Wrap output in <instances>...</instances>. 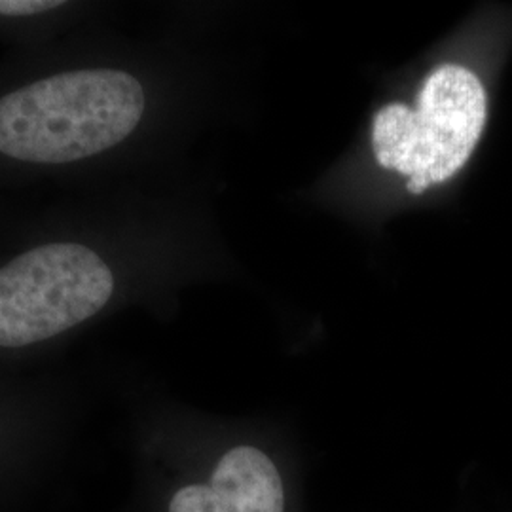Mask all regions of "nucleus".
<instances>
[{
	"label": "nucleus",
	"mask_w": 512,
	"mask_h": 512,
	"mask_svg": "<svg viewBox=\"0 0 512 512\" xmlns=\"http://www.w3.org/2000/svg\"><path fill=\"white\" fill-rule=\"evenodd\" d=\"M164 467L160 512H308L304 463L279 442L230 437Z\"/></svg>",
	"instance_id": "nucleus-4"
},
{
	"label": "nucleus",
	"mask_w": 512,
	"mask_h": 512,
	"mask_svg": "<svg viewBox=\"0 0 512 512\" xmlns=\"http://www.w3.org/2000/svg\"><path fill=\"white\" fill-rule=\"evenodd\" d=\"M147 112L143 82L118 67L46 74L0 95V158L57 167L107 156Z\"/></svg>",
	"instance_id": "nucleus-1"
},
{
	"label": "nucleus",
	"mask_w": 512,
	"mask_h": 512,
	"mask_svg": "<svg viewBox=\"0 0 512 512\" xmlns=\"http://www.w3.org/2000/svg\"><path fill=\"white\" fill-rule=\"evenodd\" d=\"M65 2L57 0H0V18H37L57 12Z\"/></svg>",
	"instance_id": "nucleus-5"
},
{
	"label": "nucleus",
	"mask_w": 512,
	"mask_h": 512,
	"mask_svg": "<svg viewBox=\"0 0 512 512\" xmlns=\"http://www.w3.org/2000/svg\"><path fill=\"white\" fill-rule=\"evenodd\" d=\"M114 293V270L92 245L29 247L0 268V349L52 342L107 310Z\"/></svg>",
	"instance_id": "nucleus-2"
},
{
	"label": "nucleus",
	"mask_w": 512,
	"mask_h": 512,
	"mask_svg": "<svg viewBox=\"0 0 512 512\" xmlns=\"http://www.w3.org/2000/svg\"><path fill=\"white\" fill-rule=\"evenodd\" d=\"M486 116L488 97L478 76L461 65H440L425 78L416 109L391 103L376 114V160L408 177V192L423 194L467 164Z\"/></svg>",
	"instance_id": "nucleus-3"
}]
</instances>
